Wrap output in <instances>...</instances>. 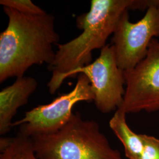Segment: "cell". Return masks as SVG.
<instances>
[{"instance_id":"cell-11","label":"cell","mask_w":159,"mask_h":159,"mask_svg":"<svg viewBox=\"0 0 159 159\" xmlns=\"http://www.w3.org/2000/svg\"><path fill=\"white\" fill-rule=\"evenodd\" d=\"M0 4L27 15L41 16L47 14L31 0H1Z\"/></svg>"},{"instance_id":"cell-9","label":"cell","mask_w":159,"mask_h":159,"mask_svg":"<svg viewBox=\"0 0 159 159\" xmlns=\"http://www.w3.org/2000/svg\"><path fill=\"white\" fill-rule=\"evenodd\" d=\"M126 114L117 110L109 121V126L122 143L125 156L129 159H140L143 148L142 134H137L129 127Z\"/></svg>"},{"instance_id":"cell-10","label":"cell","mask_w":159,"mask_h":159,"mask_svg":"<svg viewBox=\"0 0 159 159\" xmlns=\"http://www.w3.org/2000/svg\"><path fill=\"white\" fill-rule=\"evenodd\" d=\"M0 159H39L32 139L18 133L14 137L0 139Z\"/></svg>"},{"instance_id":"cell-8","label":"cell","mask_w":159,"mask_h":159,"mask_svg":"<svg viewBox=\"0 0 159 159\" xmlns=\"http://www.w3.org/2000/svg\"><path fill=\"white\" fill-rule=\"evenodd\" d=\"M38 86L32 77L18 78L11 85L0 92V134L4 135L12 127V120L18 109L26 104Z\"/></svg>"},{"instance_id":"cell-1","label":"cell","mask_w":159,"mask_h":159,"mask_svg":"<svg viewBox=\"0 0 159 159\" xmlns=\"http://www.w3.org/2000/svg\"><path fill=\"white\" fill-rule=\"evenodd\" d=\"M3 10L8 22L0 34V83L23 77L34 65H51L56 55L52 46L60 41L51 14L27 15L6 7Z\"/></svg>"},{"instance_id":"cell-6","label":"cell","mask_w":159,"mask_h":159,"mask_svg":"<svg viewBox=\"0 0 159 159\" xmlns=\"http://www.w3.org/2000/svg\"><path fill=\"white\" fill-rule=\"evenodd\" d=\"M125 90L119 109L126 114L159 110V41L154 39L141 61L124 71Z\"/></svg>"},{"instance_id":"cell-7","label":"cell","mask_w":159,"mask_h":159,"mask_svg":"<svg viewBox=\"0 0 159 159\" xmlns=\"http://www.w3.org/2000/svg\"><path fill=\"white\" fill-rule=\"evenodd\" d=\"M81 73L90 80L94 102L100 112L108 113L121 107L125 94V78L124 71L118 66L113 46H104L94 61L74 70L68 77Z\"/></svg>"},{"instance_id":"cell-3","label":"cell","mask_w":159,"mask_h":159,"mask_svg":"<svg viewBox=\"0 0 159 159\" xmlns=\"http://www.w3.org/2000/svg\"><path fill=\"white\" fill-rule=\"evenodd\" d=\"M39 159H123L112 148L94 120L79 112L56 133L31 138Z\"/></svg>"},{"instance_id":"cell-5","label":"cell","mask_w":159,"mask_h":159,"mask_svg":"<svg viewBox=\"0 0 159 159\" xmlns=\"http://www.w3.org/2000/svg\"><path fill=\"white\" fill-rule=\"evenodd\" d=\"M129 10L120 19L111 39V45L120 68L134 67L146 56L151 41L159 37V0H154L141 20L130 21Z\"/></svg>"},{"instance_id":"cell-12","label":"cell","mask_w":159,"mask_h":159,"mask_svg":"<svg viewBox=\"0 0 159 159\" xmlns=\"http://www.w3.org/2000/svg\"><path fill=\"white\" fill-rule=\"evenodd\" d=\"M143 148L140 159H159V139L142 134Z\"/></svg>"},{"instance_id":"cell-4","label":"cell","mask_w":159,"mask_h":159,"mask_svg":"<svg viewBox=\"0 0 159 159\" xmlns=\"http://www.w3.org/2000/svg\"><path fill=\"white\" fill-rule=\"evenodd\" d=\"M94 98L90 80L81 73L71 91L25 112L23 118L12 123V127L19 126V133L30 138L56 133L68 123L77 102L94 101Z\"/></svg>"},{"instance_id":"cell-2","label":"cell","mask_w":159,"mask_h":159,"mask_svg":"<svg viewBox=\"0 0 159 159\" xmlns=\"http://www.w3.org/2000/svg\"><path fill=\"white\" fill-rule=\"evenodd\" d=\"M135 0H91L89 11L76 18V24L82 33L64 44H57V51L51 65L52 72L47 86L54 94L63 81L74 70L92 63V52L102 49L113 34L123 14L133 10Z\"/></svg>"}]
</instances>
